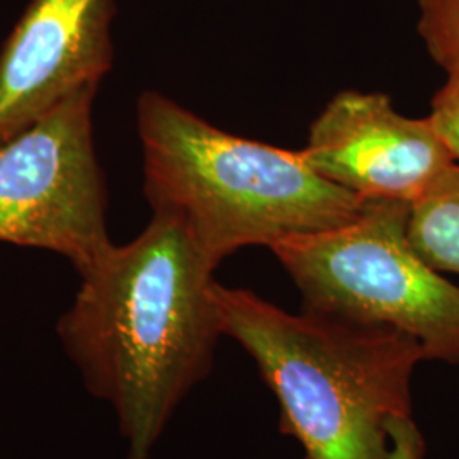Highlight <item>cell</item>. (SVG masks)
I'll list each match as a JSON object with an SVG mask.
<instances>
[{"instance_id": "obj_10", "label": "cell", "mask_w": 459, "mask_h": 459, "mask_svg": "<svg viewBox=\"0 0 459 459\" xmlns=\"http://www.w3.org/2000/svg\"><path fill=\"white\" fill-rule=\"evenodd\" d=\"M429 117L446 147L459 162V72L447 75V82L432 99Z\"/></svg>"}, {"instance_id": "obj_11", "label": "cell", "mask_w": 459, "mask_h": 459, "mask_svg": "<svg viewBox=\"0 0 459 459\" xmlns=\"http://www.w3.org/2000/svg\"><path fill=\"white\" fill-rule=\"evenodd\" d=\"M390 455L388 459H424L426 443L411 417H398L390 422Z\"/></svg>"}, {"instance_id": "obj_4", "label": "cell", "mask_w": 459, "mask_h": 459, "mask_svg": "<svg viewBox=\"0 0 459 459\" xmlns=\"http://www.w3.org/2000/svg\"><path fill=\"white\" fill-rule=\"evenodd\" d=\"M411 203L368 199L337 229L269 247L307 312L413 337L426 359L459 364V288L429 267L407 238Z\"/></svg>"}, {"instance_id": "obj_1", "label": "cell", "mask_w": 459, "mask_h": 459, "mask_svg": "<svg viewBox=\"0 0 459 459\" xmlns=\"http://www.w3.org/2000/svg\"><path fill=\"white\" fill-rule=\"evenodd\" d=\"M213 273L169 213H153L132 242H111L79 273L56 332L87 390L113 407L126 459H150L182 398L212 368L221 335Z\"/></svg>"}, {"instance_id": "obj_3", "label": "cell", "mask_w": 459, "mask_h": 459, "mask_svg": "<svg viewBox=\"0 0 459 459\" xmlns=\"http://www.w3.org/2000/svg\"><path fill=\"white\" fill-rule=\"evenodd\" d=\"M136 130L152 212L179 216L214 269L242 247L342 227L366 203L299 150L227 133L157 91L136 100Z\"/></svg>"}, {"instance_id": "obj_8", "label": "cell", "mask_w": 459, "mask_h": 459, "mask_svg": "<svg viewBox=\"0 0 459 459\" xmlns=\"http://www.w3.org/2000/svg\"><path fill=\"white\" fill-rule=\"evenodd\" d=\"M407 238L429 267L459 274V162L444 169L411 201Z\"/></svg>"}, {"instance_id": "obj_5", "label": "cell", "mask_w": 459, "mask_h": 459, "mask_svg": "<svg viewBox=\"0 0 459 459\" xmlns=\"http://www.w3.org/2000/svg\"><path fill=\"white\" fill-rule=\"evenodd\" d=\"M87 85L0 148V242L43 248L77 273L111 244Z\"/></svg>"}, {"instance_id": "obj_2", "label": "cell", "mask_w": 459, "mask_h": 459, "mask_svg": "<svg viewBox=\"0 0 459 459\" xmlns=\"http://www.w3.org/2000/svg\"><path fill=\"white\" fill-rule=\"evenodd\" d=\"M221 335L237 341L278 398L281 429L303 459H388L390 422L411 417L420 344L390 327L284 312L214 281Z\"/></svg>"}, {"instance_id": "obj_7", "label": "cell", "mask_w": 459, "mask_h": 459, "mask_svg": "<svg viewBox=\"0 0 459 459\" xmlns=\"http://www.w3.org/2000/svg\"><path fill=\"white\" fill-rule=\"evenodd\" d=\"M115 0H30L0 49V148L115 62Z\"/></svg>"}, {"instance_id": "obj_9", "label": "cell", "mask_w": 459, "mask_h": 459, "mask_svg": "<svg viewBox=\"0 0 459 459\" xmlns=\"http://www.w3.org/2000/svg\"><path fill=\"white\" fill-rule=\"evenodd\" d=\"M417 30L430 58L447 75L459 72V0H419Z\"/></svg>"}, {"instance_id": "obj_6", "label": "cell", "mask_w": 459, "mask_h": 459, "mask_svg": "<svg viewBox=\"0 0 459 459\" xmlns=\"http://www.w3.org/2000/svg\"><path fill=\"white\" fill-rule=\"evenodd\" d=\"M299 153L318 176L364 201L411 203L456 162L429 116H403L386 94L356 89L328 100Z\"/></svg>"}]
</instances>
